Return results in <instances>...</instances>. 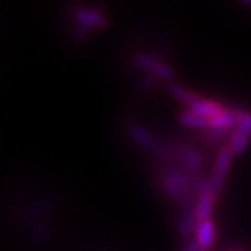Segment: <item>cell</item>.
I'll return each mask as SVG.
<instances>
[{
	"mask_svg": "<svg viewBox=\"0 0 251 251\" xmlns=\"http://www.w3.org/2000/svg\"><path fill=\"white\" fill-rule=\"evenodd\" d=\"M233 159H235V153L231 151L228 144L221 147L217 154H215L212 170H210V182H212V194L217 195L218 199L223 194L226 180L230 174L231 165H233Z\"/></svg>",
	"mask_w": 251,
	"mask_h": 251,
	"instance_id": "cell-1",
	"label": "cell"
},
{
	"mask_svg": "<svg viewBox=\"0 0 251 251\" xmlns=\"http://www.w3.org/2000/svg\"><path fill=\"white\" fill-rule=\"evenodd\" d=\"M126 133H127V136L132 139V142L136 147H139L147 154H151L153 151H156L164 139L162 136L154 133L151 129H149L147 126L141 124L138 121H129L126 124Z\"/></svg>",
	"mask_w": 251,
	"mask_h": 251,
	"instance_id": "cell-2",
	"label": "cell"
},
{
	"mask_svg": "<svg viewBox=\"0 0 251 251\" xmlns=\"http://www.w3.org/2000/svg\"><path fill=\"white\" fill-rule=\"evenodd\" d=\"M133 62H135L136 68H139L141 71L153 75L160 80H167L168 83L173 82V79L176 76L173 67H170L162 59L151 56V55H147V53H138V55L133 58Z\"/></svg>",
	"mask_w": 251,
	"mask_h": 251,
	"instance_id": "cell-3",
	"label": "cell"
},
{
	"mask_svg": "<svg viewBox=\"0 0 251 251\" xmlns=\"http://www.w3.org/2000/svg\"><path fill=\"white\" fill-rule=\"evenodd\" d=\"M250 142H251V111H245L241 123L230 136L228 147L235 153V156H241L247 151Z\"/></svg>",
	"mask_w": 251,
	"mask_h": 251,
	"instance_id": "cell-4",
	"label": "cell"
},
{
	"mask_svg": "<svg viewBox=\"0 0 251 251\" xmlns=\"http://www.w3.org/2000/svg\"><path fill=\"white\" fill-rule=\"evenodd\" d=\"M247 109L239 106H227L226 111L209 121V127L221 132H233L241 123Z\"/></svg>",
	"mask_w": 251,
	"mask_h": 251,
	"instance_id": "cell-5",
	"label": "cell"
},
{
	"mask_svg": "<svg viewBox=\"0 0 251 251\" xmlns=\"http://www.w3.org/2000/svg\"><path fill=\"white\" fill-rule=\"evenodd\" d=\"M226 104H223L218 100H213V99H207L203 96H199L195 99V101L188 107V109L194 111L195 114H199L200 117L206 118L207 121L213 120L215 117H218L220 114H223L226 111Z\"/></svg>",
	"mask_w": 251,
	"mask_h": 251,
	"instance_id": "cell-6",
	"label": "cell"
},
{
	"mask_svg": "<svg viewBox=\"0 0 251 251\" xmlns=\"http://www.w3.org/2000/svg\"><path fill=\"white\" fill-rule=\"evenodd\" d=\"M194 239L203 251H212L215 241H217V223H215V220L209 218L200 221L194 233Z\"/></svg>",
	"mask_w": 251,
	"mask_h": 251,
	"instance_id": "cell-7",
	"label": "cell"
},
{
	"mask_svg": "<svg viewBox=\"0 0 251 251\" xmlns=\"http://www.w3.org/2000/svg\"><path fill=\"white\" fill-rule=\"evenodd\" d=\"M76 20L80 23V26L86 27V29H94V30H100L104 29L107 26V19L106 15L97 9L93 8H79L75 12Z\"/></svg>",
	"mask_w": 251,
	"mask_h": 251,
	"instance_id": "cell-8",
	"label": "cell"
},
{
	"mask_svg": "<svg viewBox=\"0 0 251 251\" xmlns=\"http://www.w3.org/2000/svg\"><path fill=\"white\" fill-rule=\"evenodd\" d=\"M199 223L200 221L195 215V209L186 210V212H178V218L176 223V231H177L178 238H182L183 241L194 238V233L197 230Z\"/></svg>",
	"mask_w": 251,
	"mask_h": 251,
	"instance_id": "cell-9",
	"label": "cell"
},
{
	"mask_svg": "<svg viewBox=\"0 0 251 251\" xmlns=\"http://www.w3.org/2000/svg\"><path fill=\"white\" fill-rule=\"evenodd\" d=\"M177 120L183 126V127L194 130V132H200V130H204L209 127V121L206 118L200 117L199 114H195L194 111L188 109V107L178 112Z\"/></svg>",
	"mask_w": 251,
	"mask_h": 251,
	"instance_id": "cell-10",
	"label": "cell"
},
{
	"mask_svg": "<svg viewBox=\"0 0 251 251\" xmlns=\"http://www.w3.org/2000/svg\"><path fill=\"white\" fill-rule=\"evenodd\" d=\"M217 203H218V197L213 195L212 192L200 197L195 206V215H197V218H199V221L213 218V212H215V207H217Z\"/></svg>",
	"mask_w": 251,
	"mask_h": 251,
	"instance_id": "cell-11",
	"label": "cell"
},
{
	"mask_svg": "<svg viewBox=\"0 0 251 251\" xmlns=\"http://www.w3.org/2000/svg\"><path fill=\"white\" fill-rule=\"evenodd\" d=\"M167 91H168V94H170L171 97H174L177 101L183 103V104L188 106V107L195 101L197 97H199V94L192 93L191 89L185 88L183 85L177 83V82H170V83L167 85Z\"/></svg>",
	"mask_w": 251,
	"mask_h": 251,
	"instance_id": "cell-12",
	"label": "cell"
},
{
	"mask_svg": "<svg viewBox=\"0 0 251 251\" xmlns=\"http://www.w3.org/2000/svg\"><path fill=\"white\" fill-rule=\"evenodd\" d=\"M182 251H203V250L199 244H197V241L194 238H191L188 241H183Z\"/></svg>",
	"mask_w": 251,
	"mask_h": 251,
	"instance_id": "cell-13",
	"label": "cell"
},
{
	"mask_svg": "<svg viewBox=\"0 0 251 251\" xmlns=\"http://www.w3.org/2000/svg\"><path fill=\"white\" fill-rule=\"evenodd\" d=\"M241 2H242V3H245L248 8H251V0H241Z\"/></svg>",
	"mask_w": 251,
	"mask_h": 251,
	"instance_id": "cell-14",
	"label": "cell"
}]
</instances>
